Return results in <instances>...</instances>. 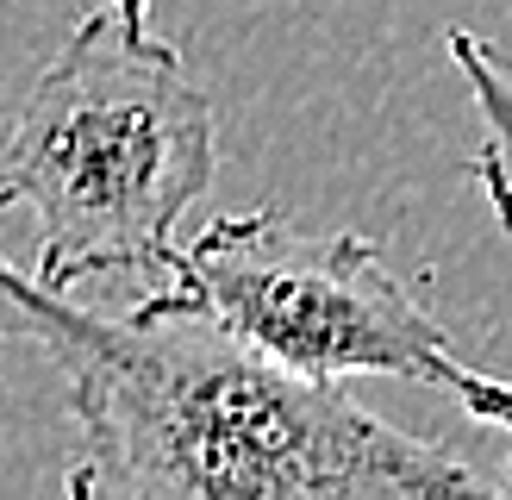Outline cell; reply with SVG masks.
I'll return each mask as SVG.
<instances>
[{
	"label": "cell",
	"instance_id": "277c9868",
	"mask_svg": "<svg viewBox=\"0 0 512 500\" xmlns=\"http://www.w3.org/2000/svg\"><path fill=\"white\" fill-rule=\"evenodd\" d=\"M444 50H450L456 75L469 82V100L481 113V150L469 157V182L488 194L500 232H512V63L475 32H450Z\"/></svg>",
	"mask_w": 512,
	"mask_h": 500
},
{
	"label": "cell",
	"instance_id": "7a4b0ae2",
	"mask_svg": "<svg viewBox=\"0 0 512 500\" xmlns=\"http://www.w3.org/2000/svg\"><path fill=\"white\" fill-rule=\"evenodd\" d=\"M213 100L188 57L94 7L0 132V213L38 219V282L175 275V225L213 188Z\"/></svg>",
	"mask_w": 512,
	"mask_h": 500
},
{
	"label": "cell",
	"instance_id": "3957f363",
	"mask_svg": "<svg viewBox=\"0 0 512 500\" xmlns=\"http://www.w3.org/2000/svg\"><path fill=\"white\" fill-rule=\"evenodd\" d=\"M169 282L213 307L269 363L313 382L406 375L438 388L450 363V332L400 288L375 238L306 232L281 207L207 219L182 244Z\"/></svg>",
	"mask_w": 512,
	"mask_h": 500
},
{
	"label": "cell",
	"instance_id": "6da1fadb",
	"mask_svg": "<svg viewBox=\"0 0 512 500\" xmlns=\"http://www.w3.org/2000/svg\"><path fill=\"white\" fill-rule=\"evenodd\" d=\"M0 344L57 369L82 457L75 500H444L481 475L438 438L394 432L344 382L269 363L213 307L163 282L125 319L0 257Z\"/></svg>",
	"mask_w": 512,
	"mask_h": 500
},
{
	"label": "cell",
	"instance_id": "5b68a950",
	"mask_svg": "<svg viewBox=\"0 0 512 500\" xmlns=\"http://www.w3.org/2000/svg\"><path fill=\"white\" fill-rule=\"evenodd\" d=\"M438 394H450L469 419L500 425L506 444H512V382H500V375H475V369H463V363L450 357V363L438 369ZM506 482H512V463H506Z\"/></svg>",
	"mask_w": 512,
	"mask_h": 500
}]
</instances>
